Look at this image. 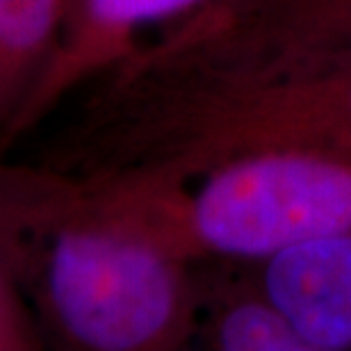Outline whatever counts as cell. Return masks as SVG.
Returning <instances> with one entry per match:
<instances>
[{
  "instance_id": "6da1fadb",
  "label": "cell",
  "mask_w": 351,
  "mask_h": 351,
  "mask_svg": "<svg viewBox=\"0 0 351 351\" xmlns=\"http://www.w3.org/2000/svg\"><path fill=\"white\" fill-rule=\"evenodd\" d=\"M0 271L60 349L194 345L203 263L110 187L0 160Z\"/></svg>"
},
{
  "instance_id": "7a4b0ae2",
  "label": "cell",
  "mask_w": 351,
  "mask_h": 351,
  "mask_svg": "<svg viewBox=\"0 0 351 351\" xmlns=\"http://www.w3.org/2000/svg\"><path fill=\"white\" fill-rule=\"evenodd\" d=\"M34 160L89 182L180 185L261 149L351 156V62L254 80L180 78L117 62Z\"/></svg>"
},
{
  "instance_id": "3957f363",
  "label": "cell",
  "mask_w": 351,
  "mask_h": 351,
  "mask_svg": "<svg viewBox=\"0 0 351 351\" xmlns=\"http://www.w3.org/2000/svg\"><path fill=\"white\" fill-rule=\"evenodd\" d=\"M123 194L194 261L261 263L351 233V156L261 149L223 158L180 185L98 182Z\"/></svg>"
},
{
  "instance_id": "277c9868",
  "label": "cell",
  "mask_w": 351,
  "mask_h": 351,
  "mask_svg": "<svg viewBox=\"0 0 351 351\" xmlns=\"http://www.w3.org/2000/svg\"><path fill=\"white\" fill-rule=\"evenodd\" d=\"M144 71L254 80L351 62V0H210L123 60Z\"/></svg>"
},
{
  "instance_id": "5b68a950",
  "label": "cell",
  "mask_w": 351,
  "mask_h": 351,
  "mask_svg": "<svg viewBox=\"0 0 351 351\" xmlns=\"http://www.w3.org/2000/svg\"><path fill=\"white\" fill-rule=\"evenodd\" d=\"M210 0H69L60 41L37 87L0 139V160L112 64Z\"/></svg>"
},
{
  "instance_id": "8992f818",
  "label": "cell",
  "mask_w": 351,
  "mask_h": 351,
  "mask_svg": "<svg viewBox=\"0 0 351 351\" xmlns=\"http://www.w3.org/2000/svg\"><path fill=\"white\" fill-rule=\"evenodd\" d=\"M251 265L311 351H351V233Z\"/></svg>"
},
{
  "instance_id": "52a82bcc",
  "label": "cell",
  "mask_w": 351,
  "mask_h": 351,
  "mask_svg": "<svg viewBox=\"0 0 351 351\" xmlns=\"http://www.w3.org/2000/svg\"><path fill=\"white\" fill-rule=\"evenodd\" d=\"M213 351H311L251 263L203 261L194 345Z\"/></svg>"
},
{
  "instance_id": "ba28073f",
  "label": "cell",
  "mask_w": 351,
  "mask_h": 351,
  "mask_svg": "<svg viewBox=\"0 0 351 351\" xmlns=\"http://www.w3.org/2000/svg\"><path fill=\"white\" fill-rule=\"evenodd\" d=\"M66 10L69 0H0V139L44 75Z\"/></svg>"
},
{
  "instance_id": "9c48e42d",
  "label": "cell",
  "mask_w": 351,
  "mask_h": 351,
  "mask_svg": "<svg viewBox=\"0 0 351 351\" xmlns=\"http://www.w3.org/2000/svg\"><path fill=\"white\" fill-rule=\"evenodd\" d=\"M27 342H34L27 313L0 271V349H25L30 347Z\"/></svg>"
}]
</instances>
